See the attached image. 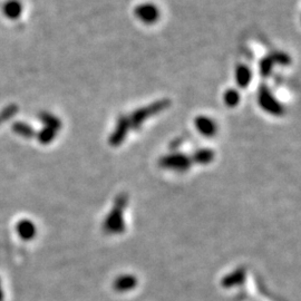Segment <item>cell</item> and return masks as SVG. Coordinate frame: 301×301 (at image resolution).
<instances>
[{"instance_id": "1", "label": "cell", "mask_w": 301, "mask_h": 301, "mask_svg": "<svg viewBox=\"0 0 301 301\" xmlns=\"http://www.w3.org/2000/svg\"><path fill=\"white\" fill-rule=\"evenodd\" d=\"M160 165L162 168L177 171V172H185V171L190 169L191 160L186 155L180 154V153H173V154L162 157Z\"/></svg>"}, {"instance_id": "2", "label": "cell", "mask_w": 301, "mask_h": 301, "mask_svg": "<svg viewBox=\"0 0 301 301\" xmlns=\"http://www.w3.org/2000/svg\"><path fill=\"white\" fill-rule=\"evenodd\" d=\"M134 13L138 20L145 25H153L159 20L160 10L154 3L145 2L136 6Z\"/></svg>"}, {"instance_id": "3", "label": "cell", "mask_w": 301, "mask_h": 301, "mask_svg": "<svg viewBox=\"0 0 301 301\" xmlns=\"http://www.w3.org/2000/svg\"><path fill=\"white\" fill-rule=\"evenodd\" d=\"M123 211L122 209L113 208L110 214L104 222V230L107 233H112V235H116V233H120L124 231V218H123Z\"/></svg>"}, {"instance_id": "4", "label": "cell", "mask_w": 301, "mask_h": 301, "mask_svg": "<svg viewBox=\"0 0 301 301\" xmlns=\"http://www.w3.org/2000/svg\"><path fill=\"white\" fill-rule=\"evenodd\" d=\"M259 103L264 111L269 112L270 114L279 115L282 113V109L280 103L278 102L267 87L262 88L259 94Z\"/></svg>"}, {"instance_id": "5", "label": "cell", "mask_w": 301, "mask_h": 301, "mask_svg": "<svg viewBox=\"0 0 301 301\" xmlns=\"http://www.w3.org/2000/svg\"><path fill=\"white\" fill-rule=\"evenodd\" d=\"M166 105H168V103L166 102H159L151 106L145 107V109H142L140 111L135 112L132 116V123L129 124V126H133L134 128L138 127L147 118H149V116L156 114L157 112L161 111V109H164Z\"/></svg>"}, {"instance_id": "6", "label": "cell", "mask_w": 301, "mask_h": 301, "mask_svg": "<svg viewBox=\"0 0 301 301\" xmlns=\"http://www.w3.org/2000/svg\"><path fill=\"white\" fill-rule=\"evenodd\" d=\"M195 127L201 135L205 137H213L218 132V125L215 120L209 116H197L194 120Z\"/></svg>"}, {"instance_id": "7", "label": "cell", "mask_w": 301, "mask_h": 301, "mask_svg": "<svg viewBox=\"0 0 301 301\" xmlns=\"http://www.w3.org/2000/svg\"><path fill=\"white\" fill-rule=\"evenodd\" d=\"M129 127L131 126H129L128 120L126 118H120L118 123V126H116L115 131L111 136V144L113 146H119L120 143L125 140V137H126Z\"/></svg>"}, {"instance_id": "8", "label": "cell", "mask_w": 301, "mask_h": 301, "mask_svg": "<svg viewBox=\"0 0 301 301\" xmlns=\"http://www.w3.org/2000/svg\"><path fill=\"white\" fill-rule=\"evenodd\" d=\"M2 13L8 19H18L22 13V3L20 0H7L2 6Z\"/></svg>"}, {"instance_id": "9", "label": "cell", "mask_w": 301, "mask_h": 301, "mask_svg": "<svg viewBox=\"0 0 301 301\" xmlns=\"http://www.w3.org/2000/svg\"><path fill=\"white\" fill-rule=\"evenodd\" d=\"M137 285L136 277L132 275H123L120 276L118 279L114 281V289L119 293H126V291L133 290Z\"/></svg>"}, {"instance_id": "10", "label": "cell", "mask_w": 301, "mask_h": 301, "mask_svg": "<svg viewBox=\"0 0 301 301\" xmlns=\"http://www.w3.org/2000/svg\"><path fill=\"white\" fill-rule=\"evenodd\" d=\"M17 232L22 240L28 241L34 239L37 230H36V226L30 220L24 219L17 223Z\"/></svg>"}, {"instance_id": "11", "label": "cell", "mask_w": 301, "mask_h": 301, "mask_svg": "<svg viewBox=\"0 0 301 301\" xmlns=\"http://www.w3.org/2000/svg\"><path fill=\"white\" fill-rule=\"evenodd\" d=\"M244 278H245L244 269H237L235 272L230 273V275H228L226 278H224L222 285L223 287H226V288H231V287L243 284Z\"/></svg>"}, {"instance_id": "12", "label": "cell", "mask_w": 301, "mask_h": 301, "mask_svg": "<svg viewBox=\"0 0 301 301\" xmlns=\"http://www.w3.org/2000/svg\"><path fill=\"white\" fill-rule=\"evenodd\" d=\"M251 78H252V73H251L249 67H246L244 65H240L237 67L236 80H237V84L239 85L240 87L244 88L246 86H249Z\"/></svg>"}, {"instance_id": "13", "label": "cell", "mask_w": 301, "mask_h": 301, "mask_svg": "<svg viewBox=\"0 0 301 301\" xmlns=\"http://www.w3.org/2000/svg\"><path fill=\"white\" fill-rule=\"evenodd\" d=\"M39 120H40V122L45 125V127L52 128L56 132L60 131V129L61 128V120L58 118H56L55 115L47 113V112H44V113L40 114Z\"/></svg>"}, {"instance_id": "14", "label": "cell", "mask_w": 301, "mask_h": 301, "mask_svg": "<svg viewBox=\"0 0 301 301\" xmlns=\"http://www.w3.org/2000/svg\"><path fill=\"white\" fill-rule=\"evenodd\" d=\"M12 131L18 135L25 138H33L35 136V131L30 125L24 122H16L12 124Z\"/></svg>"}, {"instance_id": "15", "label": "cell", "mask_w": 301, "mask_h": 301, "mask_svg": "<svg viewBox=\"0 0 301 301\" xmlns=\"http://www.w3.org/2000/svg\"><path fill=\"white\" fill-rule=\"evenodd\" d=\"M213 159H214V152L209 149H201L199 151H196L194 153V156H193V161L201 165L211 163V162L213 161Z\"/></svg>"}, {"instance_id": "16", "label": "cell", "mask_w": 301, "mask_h": 301, "mask_svg": "<svg viewBox=\"0 0 301 301\" xmlns=\"http://www.w3.org/2000/svg\"><path fill=\"white\" fill-rule=\"evenodd\" d=\"M56 131H54L52 128L44 127L42 131L37 134V138L39 143H42L43 145H47L49 143H52L56 137Z\"/></svg>"}, {"instance_id": "17", "label": "cell", "mask_w": 301, "mask_h": 301, "mask_svg": "<svg viewBox=\"0 0 301 301\" xmlns=\"http://www.w3.org/2000/svg\"><path fill=\"white\" fill-rule=\"evenodd\" d=\"M223 100L227 106L235 107L239 104L240 102V93L238 92L237 89H228V91L224 93Z\"/></svg>"}, {"instance_id": "18", "label": "cell", "mask_w": 301, "mask_h": 301, "mask_svg": "<svg viewBox=\"0 0 301 301\" xmlns=\"http://www.w3.org/2000/svg\"><path fill=\"white\" fill-rule=\"evenodd\" d=\"M17 112H18V107L16 105H9L6 107V109H3L1 112H0V119L2 120V122H4V120L11 119L13 115H16Z\"/></svg>"}, {"instance_id": "19", "label": "cell", "mask_w": 301, "mask_h": 301, "mask_svg": "<svg viewBox=\"0 0 301 301\" xmlns=\"http://www.w3.org/2000/svg\"><path fill=\"white\" fill-rule=\"evenodd\" d=\"M127 201H128L127 195L125 194V193H120V194L116 197V200H115V203H114L115 208L124 210L125 206H126V204H127Z\"/></svg>"}, {"instance_id": "20", "label": "cell", "mask_w": 301, "mask_h": 301, "mask_svg": "<svg viewBox=\"0 0 301 301\" xmlns=\"http://www.w3.org/2000/svg\"><path fill=\"white\" fill-rule=\"evenodd\" d=\"M0 301H3V291L1 289V287H0Z\"/></svg>"}, {"instance_id": "21", "label": "cell", "mask_w": 301, "mask_h": 301, "mask_svg": "<svg viewBox=\"0 0 301 301\" xmlns=\"http://www.w3.org/2000/svg\"><path fill=\"white\" fill-rule=\"evenodd\" d=\"M1 123H3V122H2V120H1V119H0V125H1Z\"/></svg>"}]
</instances>
